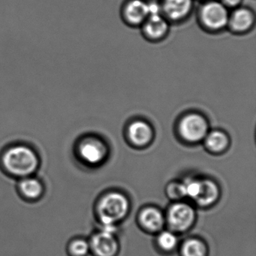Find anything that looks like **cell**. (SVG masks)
Wrapping results in <instances>:
<instances>
[{"mask_svg": "<svg viewBox=\"0 0 256 256\" xmlns=\"http://www.w3.org/2000/svg\"><path fill=\"white\" fill-rule=\"evenodd\" d=\"M132 210V202L126 192L112 188L103 192L94 206L98 226H120Z\"/></svg>", "mask_w": 256, "mask_h": 256, "instance_id": "1", "label": "cell"}, {"mask_svg": "<svg viewBox=\"0 0 256 256\" xmlns=\"http://www.w3.org/2000/svg\"><path fill=\"white\" fill-rule=\"evenodd\" d=\"M1 166L7 174L20 180L36 174L40 168V158L32 148L26 145H14L4 151Z\"/></svg>", "mask_w": 256, "mask_h": 256, "instance_id": "2", "label": "cell"}, {"mask_svg": "<svg viewBox=\"0 0 256 256\" xmlns=\"http://www.w3.org/2000/svg\"><path fill=\"white\" fill-rule=\"evenodd\" d=\"M166 228L178 235L190 232L197 221V208L192 202L181 200L170 202L164 210Z\"/></svg>", "mask_w": 256, "mask_h": 256, "instance_id": "3", "label": "cell"}, {"mask_svg": "<svg viewBox=\"0 0 256 256\" xmlns=\"http://www.w3.org/2000/svg\"><path fill=\"white\" fill-rule=\"evenodd\" d=\"M90 254L94 256H118L120 251L118 234L98 227L89 238Z\"/></svg>", "mask_w": 256, "mask_h": 256, "instance_id": "4", "label": "cell"}, {"mask_svg": "<svg viewBox=\"0 0 256 256\" xmlns=\"http://www.w3.org/2000/svg\"><path fill=\"white\" fill-rule=\"evenodd\" d=\"M77 156L84 166L90 168L100 167L107 160V146L98 139L88 138L78 145Z\"/></svg>", "mask_w": 256, "mask_h": 256, "instance_id": "5", "label": "cell"}, {"mask_svg": "<svg viewBox=\"0 0 256 256\" xmlns=\"http://www.w3.org/2000/svg\"><path fill=\"white\" fill-rule=\"evenodd\" d=\"M136 222L140 230L155 235L166 228L164 211L154 204L142 206L136 216Z\"/></svg>", "mask_w": 256, "mask_h": 256, "instance_id": "6", "label": "cell"}, {"mask_svg": "<svg viewBox=\"0 0 256 256\" xmlns=\"http://www.w3.org/2000/svg\"><path fill=\"white\" fill-rule=\"evenodd\" d=\"M221 196V186L216 180L211 176H200V192L192 204L196 208L210 209L218 203Z\"/></svg>", "mask_w": 256, "mask_h": 256, "instance_id": "7", "label": "cell"}, {"mask_svg": "<svg viewBox=\"0 0 256 256\" xmlns=\"http://www.w3.org/2000/svg\"><path fill=\"white\" fill-rule=\"evenodd\" d=\"M180 130L181 136L186 142L196 143L206 137L208 124L202 116L193 114L184 118L180 126Z\"/></svg>", "mask_w": 256, "mask_h": 256, "instance_id": "8", "label": "cell"}, {"mask_svg": "<svg viewBox=\"0 0 256 256\" xmlns=\"http://www.w3.org/2000/svg\"><path fill=\"white\" fill-rule=\"evenodd\" d=\"M204 23L211 29H220L226 26L229 18L224 5L218 2H210L202 10Z\"/></svg>", "mask_w": 256, "mask_h": 256, "instance_id": "9", "label": "cell"}, {"mask_svg": "<svg viewBox=\"0 0 256 256\" xmlns=\"http://www.w3.org/2000/svg\"><path fill=\"white\" fill-rule=\"evenodd\" d=\"M17 188L20 197L26 202H37L44 196V184L35 175L18 180Z\"/></svg>", "mask_w": 256, "mask_h": 256, "instance_id": "10", "label": "cell"}, {"mask_svg": "<svg viewBox=\"0 0 256 256\" xmlns=\"http://www.w3.org/2000/svg\"><path fill=\"white\" fill-rule=\"evenodd\" d=\"M180 256H208V242L198 236H190L180 242L178 248Z\"/></svg>", "mask_w": 256, "mask_h": 256, "instance_id": "11", "label": "cell"}, {"mask_svg": "<svg viewBox=\"0 0 256 256\" xmlns=\"http://www.w3.org/2000/svg\"><path fill=\"white\" fill-rule=\"evenodd\" d=\"M179 235L168 228H164L155 234L154 244L158 251L164 254H170L178 251Z\"/></svg>", "mask_w": 256, "mask_h": 256, "instance_id": "12", "label": "cell"}, {"mask_svg": "<svg viewBox=\"0 0 256 256\" xmlns=\"http://www.w3.org/2000/svg\"><path fill=\"white\" fill-rule=\"evenodd\" d=\"M152 136L150 126L142 121L133 122L128 128L130 140L138 146H143L148 144L152 139Z\"/></svg>", "mask_w": 256, "mask_h": 256, "instance_id": "13", "label": "cell"}, {"mask_svg": "<svg viewBox=\"0 0 256 256\" xmlns=\"http://www.w3.org/2000/svg\"><path fill=\"white\" fill-rule=\"evenodd\" d=\"M192 0H164L163 10L174 20L182 18L190 12Z\"/></svg>", "mask_w": 256, "mask_h": 256, "instance_id": "14", "label": "cell"}, {"mask_svg": "<svg viewBox=\"0 0 256 256\" xmlns=\"http://www.w3.org/2000/svg\"><path fill=\"white\" fill-rule=\"evenodd\" d=\"M126 14L132 23H140L149 16V6L143 0H132L126 8Z\"/></svg>", "mask_w": 256, "mask_h": 256, "instance_id": "15", "label": "cell"}, {"mask_svg": "<svg viewBox=\"0 0 256 256\" xmlns=\"http://www.w3.org/2000/svg\"><path fill=\"white\" fill-rule=\"evenodd\" d=\"M205 146L212 154H221L228 145V139L226 134L214 131L206 134L204 138Z\"/></svg>", "mask_w": 256, "mask_h": 256, "instance_id": "16", "label": "cell"}, {"mask_svg": "<svg viewBox=\"0 0 256 256\" xmlns=\"http://www.w3.org/2000/svg\"><path fill=\"white\" fill-rule=\"evenodd\" d=\"M68 256H88L90 254L89 240L84 236L72 238L66 246Z\"/></svg>", "mask_w": 256, "mask_h": 256, "instance_id": "17", "label": "cell"}, {"mask_svg": "<svg viewBox=\"0 0 256 256\" xmlns=\"http://www.w3.org/2000/svg\"><path fill=\"white\" fill-rule=\"evenodd\" d=\"M252 22L253 16L251 12L245 8H240L232 14L230 24L235 30L244 31L251 26Z\"/></svg>", "mask_w": 256, "mask_h": 256, "instance_id": "18", "label": "cell"}, {"mask_svg": "<svg viewBox=\"0 0 256 256\" xmlns=\"http://www.w3.org/2000/svg\"><path fill=\"white\" fill-rule=\"evenodd\" d=\"M168 25L166 20L160 14L150 16L145 25L146 34L152 38H160L167 30Z\"/></svg>", "mask_w": 256, "mask_h": 256, "instance_id": "19", "label": "cell"}, {"mask_svg": "<svg viewBox=\"0 0 256 256\" xmlns=\"http://www.w3.org/2000/svg\"><path fill=\"white\" fill-rule=\"evenodd\" d=\"M184 184L185 198L192 203L198 196L200 190V176L188 175L181 180Z\"/></svg>", "mask_w": 256, "mask_h": 256, "instance_id": "20", "label": "cell"}, {"mask_svg": "<svg viewBox=\"0 0 256 256\" xmlns=\"http://www.w3.org/2000/svg\"><path fill=\"white\" fill-rule=\"evenodd\" d=\"M166 196L170 199V202L184 200L185 192H184V184L181 180H175L168 182L166 186Z\"/></svg>", "mask_w": 256, "mask_h": 256, "instance_id": "21", "label": "cell"}, {"mask_svg": "<svg viewBox=\"0 0 256 256\" xmlns=\"http://www.w3.org/2000/svg\"><path fill=\"white\" fill-rule=\"evenodd\" d=\"M241 0H222L223 5L228 6L234 7L238 6Z\"/></svg>", "mask_w": 256, "mask_h": 256, "instance_id": "22", "label": "cell"}]
</instances>
